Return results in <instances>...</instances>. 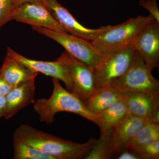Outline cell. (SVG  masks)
<instances>
[{"label": "cell", "instance_id": "6da1fadb", "mask_svg": "<svg viewBox=\"0 0 159 159\" xmlns=\"http://www.w3.org/2000/svg\"><path fill=\"white\" fill-rule=\"evenodd\" d=\"M12 139L13 141L33 146L54 159H84L97 140L91 138L85 143H76L28 124L18 126L14 131Z\"/></svg>", "mask_w": 159, "mask_h": 159}, {"label": "cell", "instance_id": "7a4b0ae2", "mask_svg": "<svg viewBox=\"0 0 159 159\" xmlns=\"http://www.w3.org/2000/svg\"><path fill=\"white\" fill-rule=\"evenodd\" d=\"M52 82L53 89L51 97L37 99L33 104L40 122L50 125L55 121V116L57 113L67 112L96 122L97 115L89 110L83 100L64 88L58 80L53 78Z\"/></svg>", "mask_w": 159, "mask_h": 159}, {"label": "cell", "instance_id": "3957f363", "mask_svg": "<svg viewBox=\"0 0 159 159\" xmlns=\"http://www.w3.org/2000/svg\"><path fill=\"white\" fill-rule=\"evenodd\" d=\"M153 20L150 14L130 18L119 25L112 26L92 42L103 54L127 48L134 45L142 31Z\"/></svg>", "mask_w": 159, "mask_h": 159}, {"label": "cell", "instance_id": "277c9868", "mask_svg": "<svg viewBox=\"0 0 159 159\" xmlns=\"http://www.w3.org/2000/svg\"><path fill=\"white\" fill-rule=\"evenodd\" d=\"M34 31L59 43L66 51L80 61L89 66L98 64L104 55L97 48L91 41L72 35L66 32L31 26Z\"/></svg>", "mask_w": 159, "mask_h": 159}, {"label": "cell", "instance_id": "5b68a950", "mask_svg": "<svg viewBox=\"0 0 159 159\" xmlns=\"http://www.w3.org/2000/svg\"><path fill=\"white\" fill-rule=\"evenodd\" d=\"M152 72L135 50L132 62L127 70L111 85L123 93L141 92L159 96V81L153 77Z\"/></svg>", "mask_w": 159, "mask_h": 159}, {"label": "cell", "instance_id": "8992f818", "mask_svg": "<svg viewBox=\"0 0 159 159\" xmlns=\"http://www.w3.org/2000/svg\"><path fill=\"white\" fill-rule=\"evenodd\" d=\"M135 49L134 46L127 48L104 54L94 67L96 87L111 85L123 75L133 60Z\"/></svg>", "mask_w": 159, "mask_h": 159}, {"label": "cell", "instance_id": "52a82bcc", "mask_svg": "<svg viewBox=\"0 0 159 159\" xmlns=\"http://www.w3.org/2000/svg\"><path fill=\"white\" fill-rule=\"evenodd\" d=\"M57 59L66 67L70 75L73 83L71 93L84 102L97 88L94 67L80 61L66 51Z\"/></svg>", "mask_w": 159, "mask_h": 159}, {"label": "cell", "instance_id": "ba28073f", "mask_svg": "<svg viewBox=\"0 0 159 159\" xmlns=\"http://www.w3.org/2000/svg\"><path fill=\"white\" fill-rule=\"evenodd\" d=\"M42 2L65 31L72 35L93 41L111 27L112 26L107 25L97 29H88L77 21L70 11L57 0H42Z\"/></svg>", "mask_w": 159, "mask_h": 159}, {"label": "cell", "instance_id": "9c48e42d", "mask_svg": "<svg viewBox=\"0 0 159 159\" xmlns=\"http://www.w3.org/2000/svg\"><path fill=\"white\" fill-rule=\"evenodd\" d=\"M54 31L66 32L43 3L26 2L16 9L12 20Z\"/></svg>", "mask_w": 159, "mask_h": 159}, {"label": "cell", "instance_id": "30bf717a", "mask_svg": "<svg viewBox=\"0 0 159 159\" xmlns=\"http://www.w3.org/2000/svg\"><path fill=\"white\" fill-rule=\"evenodd\" d=\"M7 54L21 63L26 67L35 73H41L53 78L61 80L66 89L71 92L73 88L72 79L68 70L57 59L54 61H44L31 59L19 54L11 48H7Z\"/></svg>", "mask_w": 159, "mask_h": 159}, {"label": "cell", "instance_id": "8fae6325", "mask_svg": "<svg viewBox=\"0 0 159 159\" xmlns=\"http://www.w3.org/2000/svg\"><path fill=\"white\" fill-rule=\"evenodd\" d=\"M128 114L159 123V96L141 92L123 93Z\"/></svg>", "mask_w": 159, "mask_h": 159}, {"label": "cell", "instance_id": "7c38bea8", "mask_svg": "<svg viewBox=\"0 0 159 159\" xmlns=\"http://www.w3.org/2000/svg\"><path fill=\"white\" fill-rule=\"evenodd\" d=\"M152 70L159 65V23L154 19L142 31L134 45Z\"/></svg>", "mask_w": 159, "mask_h": 159}, {"label": "cell", "instance_id": "4fadbf2b", "mask_svg": "<svg viewBox=\"0 0 159 159\" xmlns=\"http://www.w3.org/2000/svg\"><path fill=\"white\" fill-rule=\"evenodd\" d=\"M37 76L12 88L6 96L7 105L4 118L11 119L20 111L35 102V80Z\"/></svg>", "mask_w": 159, "mask_h": 159}, {"label": "cell", "instance_id": "5bb4252c", "mask_svg": "<svg viewBox=\"0 0 159 159\" xmlns=\"http://www.w3.org/2000/svg\"><path fill=\"white\" fill-rule=\"evenodd\" d=\"M147 121L128 114L117 125L111 138L112 145L117 155L127 149L129 143Z\"/></svg>", "mask_w": 159, "mask_h": 159}, {"label": "cell", "instance_id": "9a60e30c", "mask_svg": "<svg viewBox=\"0 0 159 159\" xmlns=\"http://www.w3.org/2000/svg\"><path fill=\"white\" fill-rule=\"evenodd\" d=\"M128 114L127 104L123 97L97 115L95 123L99 126L100 135L112 134L117 125Z\"/></svg>", "mask_w": 159, "mask_h": 159}, {"label": "cell", "instance_id": "2e32d148", "mask_svg": "<svg viewBox=\"0 0 159 159\" xmlns=\"http://www.w3.org/2000/svg\"><path fill=\"white\" fill-rule=\"evenodd\" d=\"M123 97V93L118 89L106 86L97 88L84 102L91 112L98 115Z\"/></svg>", "mask_w": 159, "mask_h": 159}, {"label": "cell", "instance_id": "e0dca14e", "mask_svg": "<svg viewBox=\"0 0 159 159\" xmlns=\"http://www.w3.org/2000/svg\"><path fill=\"white\" fill-rule=\"evenodd\" d=\"M0 74L12 88L38 74L7 54L0 68Z\"/></svg>", "mask_w": 159, "mask_h": 159}, {"label": "cell", "instance_id": "ac0fdd59", "mask_svg": "<svg viewBox=\"0 0 159 159\" xmlns=\"http://www.w3.org/2000/svg\"><path fill=\"white\" fill-rule=\"evenodd\" d=\"M159 140V123L147 121L128 145L127 149L135 151Z\"/></svg>", "mask_w": 159, "mask_h": 159}, {"label": "cell", "instance_id": "d6986e66", "mask_svg": "<svg viewBox=\"0 0 159 159\" xmlns=\"http://www.w3.org/2000/svg\"><path fill=\"white\" fill-rule=\"evenodd\" d=\"M112 134L100 135L95 145L84 159L116 158L117 154L111 144Z\"/></svg>", "mask_w": 159, "mask_h": 159}, {"label": "cell", "instance_id": "ffe728a7", "mask_svg": "<svg viewBox=\"0 0 159 159\" xmlns=\"http://www.w3.org/2000/svg\"><path fill=\"white\" fill-rule=\"evenodd\" d=\"M14 159H54L38 148L20 142L13 141Z\"/></svg>", "mask_w": 159, "mask_h": 159}, {"label": "cell", "instance_id": "44dd1931", "mask_svg": "<svg viewBox=\"0 0 159 159\" xmlns=\"http://www.w3.org/2000/svg\"><path fill=\"white\" fill-rule=\"evenodd\" d=\"M17 8L16 0H0V29L10 21Z\"/></svg>", "mask_w": 159, "mask_h": 159}, {"label": "cell", "instance_id": "7402d4cb", "mask_svg": "<svg viewBox=\"0 0 159 159\" xmlns=\"http://www.w3.org/2000/svg\"><path fill=\"white\" fill-rule=\"evenodd\" d=\"M134 151L140 159H159V140Z\"/></svg>", "mask_w": 159, "mask_h": 159}, {"label": "cell", "instance_id": "603a6c76", "mask_svg": "<svg viewBox=\"0 0 159 159\" xmlns=\"http://www.w3.org/2000/svg\"><path fill=\"white\" fill-rule=\"evenodd\" d=\"M139 5L148 10L154 19L159 23V10L157 0H140Z\"/></svg>", "mask_w": 159, "mask_h": 159}, {"label": "cell", "instance_id": "cb8c5ba5", "mask_svg": "<svg viewBox=\"0 0 159 159\" xmlns=\"http://www.w3.org/2000/svg\"><path fill=\"white\" fill-rule=\"evenodd\" d=\"M116 159H140L138 155L134 151L129 149H125L119 152Z\"/></svg>", "mask_w": 159, "mask_h": 159}, {"label": "cell", "instance_id": "d4e9b609", "mask_svg": "<svg viewBox=\"0 0 159 159\" xmlns=\"http://www.w3.org/2000/svg\"><path fill=\"white\" fill-rule=\"evenodd\" d=\"M12 88L0 74V96H6Z\"/></svg>", "mask_w": 159, "mask_h": 159}, {"label": "cell", "instance_id": "484cf974", "mask_svg": "<svg viewBox=\"0 0 159 159\" xmlns=\"http://www.w3.org/2000/svg\"><path fill=\"white\" fill-rule=\"evenodd\" d=\"M7 100L6 96H0V119L4 118L6 109Z\"/></svg>", "mask_w": 159, "mask_h": 159}, {"label": "cell", "instance_id": "4316f807", "mask_svg": "<svg viewBox=\"0 0 159 159\" xmlns=\"http://www.w3.org/2000/svg\"><path fill=\"white\" fill-rule=\"evenodd\" d=\"M17 7L21 4L26 2L43 3L42 0H16Z\"/></svg>", "mask_w": 159, "mask_h": 159}]
</instances>
